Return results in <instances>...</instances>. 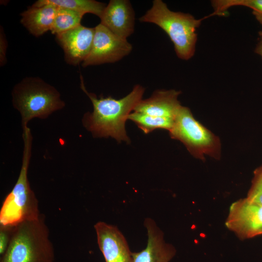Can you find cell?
Returning a JSON list of instances; mask_svg holds the SVG:
<instances>
[{"instance_id": "6da1fadb", "label": "cell", "mask_w": 262, "mask_h": 262, "mask_svg": "<svg viewBox=\"0 0 262 262\" xmlns=\"http://www.w3.org/2000/svg\"><path fill=\"white\" fill-rule=\"evenodd\" d=\"M81 88L91 101L93 111L86 113L82 118L84 127L95 137H111L118 142L130 143L125 130V122L132 111L142 99L145 88L137 84L125 97L116 99L97 96L86 90L81 75Z\"/></svg>"}, {"instance_id": "7a4b0ae2", "label": "cell", "mask_w": 262, "mask_h": 262, "mask_svg": "<svg viewBox=\"0 0 262 262\" xmlns=\"http://www.w3.org/2000/svg\"><path fill=\"white\" fill-rule=\"evenodd\" d=\"M22 129L24 149L21 167L16 184L2 203L0 210V226L15 227L24 221L38 219L41 215L38 200L28 179L32 136L27 126Z\"/></svg>"}, {"instance_id": "3957f363", "label": "cell", "mask_w": 262, "mask_h": 262, "mask_svg": "<svg viewBox=\"0 0 262 262\" xmlns=\"http://www.w3.org/2000/svg\"><path fill=\"white\" fill-rule=\"evenodd\" d=\"M54 252L49 230L41 214L36 219L15 226L0 262H53Z\"/></svg>"}, {"instance_id": "277c9868", "label": "cell", "mask_w": 262, "mask_h": 262, "mask_svg": "<svg viewBox=\"0 0 262 262\" xmlns=\"http://www.w3.org/2000/svg\"><path fill=\"white\" fill-rule=\"evenodd\" d=\"M203 19H197L190 14L172 11L163 1L154 0L151 7L139 20L160 27L173 43L177 56L188 60L194 55L197 38L196 30Z\"/></svg>"}, {"instance_id": "5b68a950", "label": "cell", "mask_w": 262, "mask_h": 262, "mask_svg": "<svg viewBox=\"0 0 262 262\" xmlns=\"http://www.w3.org/2000/svg\"><path fill=\"white\" fill-rule=\"evenodd\" d=\"M53 86L37 77H27L15 85L13 104L21 116L22 127L34 118L45 119L62 109L65 102Z\"/></svg>"}, {"instance_id": "8992f818", "label": "cell", "mask_w": 262, "mask_h": 262, "mask_svg": "<svg viewBox=\"0 0 262 262\" xmlns=\"http://www.w3.org/2000/svg\"><path fill=\"white\" fill-rule=\"evenodd\" d=\"M169 133L197 159L204 161L206 155L216 160L221 157L219 137L196 120L187 107L181 106Z\"/></svg>"}, {"instance_id": "52a82bcc", "label": "cell", "mask_w": 262, "mask_h": 262, "mask_svg": "<svg viewBox=\"0 0 262 262\" xmlns=\"http://www.w3.org/2000/svg\"><path fill=\"white\" fill-rule=\"evenodd\" d=\"M131 45L99 23L95 27L91 51L82 63L83 67L114 63L129 55Z\"/></svg>"}, {"instance_id": "ba28073f", "label": "cell", "mask_w": 262, "mask_h": 262, "mask_svg": "<svg viewBox=\"0 0 262 262\" xmlns=\"http://www.w3.org/2000/svg\"><path fill=\"white\" fill-rule=\"evenodd\" d=\"M225 225L242 239L262 234V206L246 197L234 202L229 207Z\"/></svg>"}, {"instance_id": "9c48e42d", "label": "cell", "mask_w": 262, "mask_h": 262, "mask_svg": "<svg viewBox=\"0 0 262 262\" xmlns=\"http://www.w3.org/2000/svg\"><path fill=\"white\" fill-rule=\"evenodd\" d=\"M94 228L105 262H133L127 242L116 227L99 221Z\"/></svg>"}, {"instance_id": "30bf717a", "label": "cell", "mask_w": 262, "mask_h": 262, "mask_svg": "<svg viewBox=\"0 0 262 262\" xmlns=\"http://www.w3.org/2000/svg\"><path fill=\"white\" fill-rule=\"evenodd\" d=\"M94 34L95 28L81 24L55 35L57 42L64 50L65 59L67 64L76 66L83 62L91 51Z\"/></svg>"}, {"instance_id": "8fae6325", "label": "cell", "mask_w": 262, "mask_h": 262, "mask_svg": "<svg viewBox=\"0 0 262 262\" xmlns=\"http://www.w3.org/2000/svg\"><path fill=\"white\" fill-rule=\"evenodd\" d=\"M100 23L118 36L127 39L134 31L135 14L128 0H111L106 6Z\"/></svg>"}, {"instance_id": "7c38bea8", "label": "cell", "mask_w": 262, "mask_h": 262, "mask_svg": "<svg viewBox=\"0 0 262 262\" xmlns=\"http://www.w3.org/2000/svg\"><path fill=\"white\" fill-rule=\"evenodd\" d=\"M144 225L147 232V245L141 251L131 252L133 262H168L174 255V248L165 242L163 232L153 220L146 218Z\"/></svg>"}, {"instance_id": "4fadbf2b", "label": "cell", "mask_w": 262, "mask_h": 262, "mask_svg": "<svg viewBox=\"0 0 262 262\" xmlns=\"http://www.w3.org/2000/svg\"><path fill=\"white\" fill-rule=\"evenodd\" d=\"M180 91L158 90L148 98L142 99L133 111L175 120L181 107L178 97Z\"/></svg>"}, {"instance_id": "5bb4252c", "label": "cell", "mask_w": 262, "mask_h": 262, "mask_svg": "<svg viewBox=\"0 0 262 262\" xmlns=\"http://www.w3.org/2000/svg\"><path fill=\"white\" fill-rule=\"evenodd\" d=\"M57 10L53 4L37 0L21 13V23L31 34L39 37L50 31Z\"/></svg>"}, {"instance_id": "9a60e30c", "label": "cell", "mask_w": 262, "mask_h": 262, "mask_svg": "<svg viewBox=\"0 0 262 262\" xmlns=\"http://www.w3.org/2000/svg\"><path fill=\"white\" fill-rule=\"evenodd\" d=\"M58 7L69 9L82 15L91 13L100 17L106 7L105 3L94 0H42Z\"/></svg>"}, {"instance_id": "2e32d148", "label": "cell", "mask_w": 262, "mask_h": 262, "mask_svg": "<svg viewBox=\"0 0 262 262\" xmlns=\"http://www.w3.org/2000/svg\"><path fill=\"white\" fill-rule=\"evenodd\" d=\"M83 16L75 11L57 7L51 33L57 35L78 27L81 25Z\"/></svg>"}, {"instance_id": "e0dca14e", "label": "cell", "mask_w": 262, "mask_h": 262, "mask_svg": "<svg viewBox=\"0 0 262 262\" xmlns=\"http://www.w3.org/2000/svg\"><path fill=\"white\" fill-rule=\"evenodd\" d=\"M128 119L133 121L145 134H148L157 129L170 130L174 120L152 116L138 112L131 113Z\"/></svg>"}, {"instance_id": "ac0fdd59", "label": "cell", "mask_w": 262, "mask_h": 262, "mask_svg": "<svg viewBox=\"0 0 262 262\" xmlns=\"http://www.w3.org/2000/svg\"><path fill=\"white\" fill-rule=\"evenodd\" d=\"M214 15H222L232 6H243L252 10L256 19L262 26V0H217L212 2Z\"/></svg>"}, {"instance_id": "d6986e66", "label": "cell", "mask_w": 262, "mask_h": 262, "mask_svg": "<svg viewBox=\"0 0 262 262\" xmlns=\"http://www.w3.org/2000/svg\"><path fill=\"white\" fill-rule=\"evenodd\" d=\"M246 198L252 202L262 206V166L255 171Z\"/></svg>"}, {"instance_id": "ffe728a7", "label": "cell", "mask_w": 262, "mask_h": 262, "mask_svg": "<svg viewBox=\"0 0 262 262\" xmlns=\"http://www.w3.org/2000/svg\"><path fill=\"white\" fill-rule=\"evenodd\" d=\"M15 227L0 226V255L6 251L10 243Z\"/></svg>"}, {"instance_id": "44dd1931", "label": "cell", "mask_w": 262, "mask_h": 262, "mask_svg": "<svg viewBox=\"0 0 262 262\" xmlns=\"http://www.w3.org/2000/svg\"><path fill=\"white\" fill-rule=\"evenodd\" d=\"M6 40L4 37L3 33H0V64L3 65L5 62V55L6 49Z\"/></svg>"}, {"instance_id": "7402d4cb", "label": "cell", "mask_w": 262, "mask_h": 262, "mask_svg": "<svg viewBox=\"0 0 262 262\" xmlns=\"http://www.w3.org/2000/svg\"><path fill=\"white\" fill-rule=\"evenodd\" d=\"M255 52L259 55L262 59V33H261L259 40L256 45Z\"/></svg>"}]
</instances>
